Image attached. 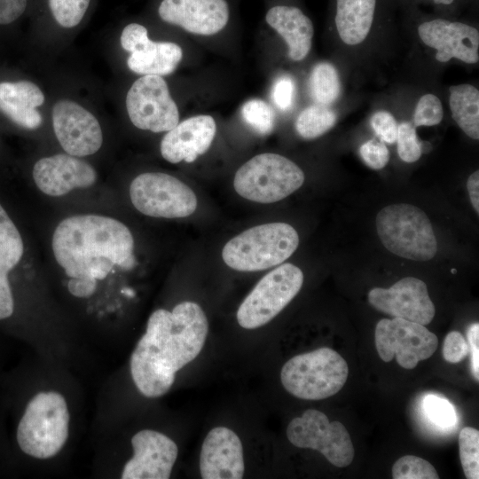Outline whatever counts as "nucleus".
Instances as JSON below:
<instances>
[{
	"mask_svg": "<svg viewBox=\"0 0 479 479\" xmlns=\"http://www.w3.org/2000/svg\"><path fill=\"white\" fill-rule=\"evenodd\" d=\"M469 353L467 341L458 331H451L444 338L443 357L448 363L457 364Z\"/></svg>",
	"mask_w": 479,
	"mask_h": 479,
	"instance_id": "38",
	"label": "nucleus"
},
{
	"mask_svg": "<svg viewBox=\"0 0 479 479\" xmlns=\"http://www.w3.org/2000/svg\"><path fill=\"white\" fill-rule=\"evenodd\" d=\"M469 351L471 352L472 372L476 381H479V324H472L467 333Z\"/></svg>",
	"mask_w": 479,
	"mask_h": 479,
	"instance_id": "41",
	"label": "nucleus"
},
{
	"mask_svg": "<svg viewBox=\"0 0 479 479\" xmlns=\"http://www.w3.org/2000/svg\"><path fill=\"white\" fill-rule=\"evenodd\" d=\"M368 302L383 313L423 326L432 321L436 312L425 282L413 277L404 278L389 288H373Z\"/></svg>",
	"mask_w": 479,
	"mask_h": 479,
	"instance_id": "14",
	"label": "nucleus"
},
{
	"mask_svg": "<svg viewBox=\"0 0 479 479\" xmlns=\"http://www.w3.org/2000/svg\"><path fill=\"white\" fill-rule=\"evenodd\" d=\"M309 88L311 98L318 105L326 106L334 102L341 91L335 67L328 62L314 66L309 79Z\"/></svg>",
	"mask_w": 479,
	"mask_h": 479,
	"instance_id": "27",
	"label": "nucleus"
},
{
	"mask_svg": "<svg viewBox=\"0 0 479 479\" xmlns=\"http://www.w3.org/2000/svg\"><path fill=\"white\" fill-rule=\"evenodd\" d=\"M418 33L425 44L436 50L440 62L452 58L467 64L479 60V32L470 25L436 19L420 24Z\"/></svg>",
	"mask_w": 479,
	"mask_h": 479,
	"instance_id": "16",
	"label": "nucleus"
},
{
	"mask_svg": "<svg viewBox=\"0 0 479 479\" xmlns=\"http://www.w3.org/2000/svg\"><path fill=\"white\" fill-rule=\"evenodd\" d=\"M128 67L144 75H167L175 71L183 58L181 47L171 42H154L148 35L130 51Z\"/></svg>",
	"mask_w": 479,
	"mask_h": 479,
	"instance_id": "23",
	"label": "nucleus"
},
{
	"mask_svg": "<svg viewBox=\"0 0 479 479\" xmlns=\"http://www.w3.org/2000/svg\"><path fill=\"white\" fill-rule=\"evenodd\" d=\"M295 95V82L289 75L279 76L271 88V99L280 111L289 110Z\"/></svg>",
	"mask_w": 479,
	"mask_h": 479,
	"instance_id": "36",
	"label": "nucleus"
},
{
	"mask_svg": "<svg viewBox=\"0 0 479 479\" xmlns=\"http://www.w3.org/2000/svg\"><path fill=\"white\" fill-rule=\"evenodd\" d=\"M27 0H0V25L16 20L24 12Z\"/></svg>",
	"mask_w": 479,
	"mask_h": 479,
	"instance_id": "40",
	"label": "nucleus"
},
{
	"mask_svg": "<svg viewBox=\"0 0 479 479\" xmlns=\"http://www.w3.org/2000/svg\"><path fill=\"white\" fill-rule=\"evenodd\" d=\"M24 252L22 238L0 204V319L12 316L14 302L8 273L19 263Z\"/></svg>",
	"mask_w": 479,
	"mask_h": 479,
	"instance_id": "24",
	"label": "nucleus"
},
{
	"mask_svg": "<svg viewBox=\"0 0 479 479\" xmlns=\"http://www.w3.org/2000/svg\"><path fill=\"white\" fill-rule=\"evenodd\" d=\"M348 374L345 359L335 350L322 347L290 358L281 369L280 380L293 396L320 400L338 393Z\"/></svg>",
	"mask_w": 479,
	"mask_h": 479,
	"instance_id": "5",
	"label": "nucleus"
},
{
	"mask_svg": "<svg viewBox=\"0 0 479 479\" xmlns=\"http://www.w3.org/2000/svg\"><path fill=\"white\" fill-rule=\"evenodd\" d=\"M302 283V271L292 263L273 269L260 279L240 305L239 325L246 329L264 326L294 299Z\"/></svg>",
	"mask_w": 479,
	"mask_h": 479,
	"instance_id": "8",
	"label": "nucleus"
},
{
	"mask_svg": "<svg viewBox=\"0 0 479 479\" xmlns=\"http://www.w3.org/2000/svg\"><path fill=\"white\" fill-rule=\"evenodd\" d=\"M133 206L153 217L180 218L192 215L197 208L192 190L177 177L161 172L138 175L130 186Z\"/></svg>",
	"mask_w": 479,
	"mask_h": 479,
	"instance_id": "9",
	"label": "nucleus"
},
{
	"mask_svg": "<svg viewBox=\"0 0 479 479\" xmlns=\"http://www.w3.org/2000/svg\"><path fill=\"white\" fill-rule=\"evenodd\" d=\"M216 124L210 115L201 114L178 122L161 141V156L170 163L194 161L210 147Z\"/></svg>",
	"mask_w": 479,
	"mask_h": 479,
	"instance_id": "20",
	"label": "nucleus"
},
{
	"mask_svg": "<svg viewBox=\"0 0 479 479\" xmlns=\"http://www.w3.org/2000/svg\"><path fill=\"white\" fill-rule=\"evenodd\" d=\"M436 4H450L453 2V0H433Z\"/></svg>",
	"mask_w": 479,
	"mask_h": 479,
	"instance_id": "44",
	"label": "nucleus"
},
{
	"mask_svg": "<svg viewBox=\"0 0 479 479\" xmlns=\"http://www.w3.org/2000/svg\"><path fill=\"white\" fill-rule=\"evenodd\" d=\"M203 479H240L245 471L240 437L225 427L212 428L205 437L200 455Z\"/></svg>",
	"mask_w": 479,
	"mask_h": 479,
	"instance_id": "19",
	"label": "nucleus"
},
{
	"mask_svg": "<svg viewBox=\"0 0 479 479\" xmlns=\"http://www.w3.org/2000/svg\"><path fill=\"white\" fill-rule=\"evenodd\" d=\"M90 0H49L52 16L58 24L66 28L77 26L89 7Z\"/></svg>",
	"mask_w": 479,
	"mask_h": 479,
	"instance_id": "32",
	"label": "nucleus"
},
{
	"mask_svg": "<svg viewBox=\"0 0 479 479\" xmlns=\"http://www.w3.org/2000/svg\"><path fill=\"white\" fill-rule=\"evenodd\" d=\"M450 90V108L459 127L471 138H479V91L467 83L453 85Z\"/></svg>",
	"mask_w": 479,
	"mask_h": 479,
	"instance_id": "26",
	"label": "nucleus"
},
{
	"mask_svg": "<svg viewBox=\"0 0 479 479\" xmlns=\"http://www.w3.org/2000/svg\"><path fill=\"white\" fill-rule=\"evenodd\" d=\"M303 182L304 173L294 162L280 154L265 153L239 168L233 186L247 200L273 203L295 192Z\"/></svg>",
	"mask_w": 479,
	"mask_h": 479,
	"instance_id": "7",
	"label": "nucleus"
},
{
	"mask_svg": "<svg viewBox=\"0 0 479 479\" xmlns=\"http://www.w3.org/2000/svg\"><path fill=\"white\" fill-rule=\"evenodd\" d=\"M44 99L41 89L30 81L0 82V112L24 129L41 126L43 118L37 107Z\"/></svg>",
	"mask_w": 479,
	"mask_h": 479,
	"instance_id": "21",
	"label": "nucleus"
},
{
	"mask_svg": "<svg viewBox=\"0 0 479 479\" xmlns=\"http://www.w3.org/2000/svg\"><path fill=\"white\" fill-rule=\"evenodd\" d=\"M459 459L467 479L479 478V431L465 427L459 435Z\"/></svg>",
	"mask_w": 479,
	"mask_h": 479,
	"instance_id": "30",
	"label": "nucleus"
},
{
	"mask_svg": "<svg viewBox=\"0 0 479 479\" xmlns=\"http://www.w3.org/2000/svg\"><path fill=\"white\" fill-rule=\"evenodd\" d=\"M68 291L76 297H89L94 294L97 282L83 279H70L67 283Z\"/></svg>",
	"mask_w": 479,
	"mask_h": 479,
	"instance_id": "42",
	"label": "nucleus"
},
{
	"mask_svg": "<svg viewBox=\"0 0 479 479\" xmlns=\"http://www.w3.org/2000/svg\"><path fill=\"white\" fill-rule=\"evenodd\" d=\"M336 114L326 106L313 105L304 108L295 121L297 133L305 139H313L333 128Z\"/></svg>",
	"mask_w": 479,
	"mask_h": 479,
	"instance_id": "28",
	"label": "nucleus"
},
{
	"mask_svg": "<svg viewBox=\"0 0 479 479\" xmlns=\"http://www.w3.org/2000/svg\"><path fill=\"white\" fill-rule=\"evenodd\" d=\"M158 13L189 33L212 35L226 26L230 12L225 0H162Z\"/></svg>",
	"mask_w": 479,
	"mask_h": 479,
	"instance_id": "17",
	"label": "nucleus"
},
{
	"mask_svg": "<svg viewBox=\"0 0 479 479\" xmlns=\"http://www.w3.org/2000/svg\"><path fill=\"white\" fill-rule=\"evenodd\" d=\"M426 416L436 426L442 428H452L456 421L453 405L444 397L428 395L423 400Z\"/></svg>",
	"mask_w": 479,
	"mask_h": 479,
	"instance_id": "33",
	"label": "nucleus"
},
{
	"mask_svg": "<svg viewBox=\"0 0 479 479\" xmlns=\"http://www.w3.org/2000/svg\"><path fill=\"white\" fill-rule=\"evenodd\" d=\"M208 332L206 314L193 302H180L171 311H153L130 357V373L139 392L147 397L166 394L177 372L198 357Z\"/></svg>",
	"mask_w": 479,
	"mask_h": 479,
	"instance_id": "1",
	"label": "nucleus"
},
{
	"mask_svg": "<svg viewBox=\"0 0 479 479\" xmlns=\"http://www.w3.org/2000/svg\"><path fill=\"white\" fill-rule=\"evenodd\" d=\"M397 153L402 161L411 163L421 156V143L419 141L415 126L409 122H402L397 128Z\"/></svg>",
	"mask_w": 479,
	"mask_h": 479,
	"instance_id": "34",
	"label": "nucleus"
},
{
	"mask_svg": "<svg viewBox=\"0 0 479 479\" xmlns=\"http://www.w3.org/2000/svg\"><path fill=\"white\" fill-rule=\"evenodd\" d=\"M452 273H455V272H456V270H453V269H452Z\"/></svg>",
	"mask_w": 479,
	"mask_h": 479,
	"instance_id": "45",
	"label": "nucleus"
},
{
	"mask_svg": "<svg viewBox=\"0 0 479 479\" xmlns=\"http://www.w3.org/2000/svg\"><path fill=\"white\" fill-rule=\"evenodd\" d=\"M56 261L70 279L102 280L114 266L136 264L129 228L112 217L78 215L59 224L52 236Z\"/></svg>",
	"mask_w": 479,
	"mask_h": 479,
	"instance_id": "2",
	"label": "nucleus"
},
{
	"mask_svg": "<svg viewBox=\"0 0 479 479\" xmlns=\"http://www.w3.org/2000/svg\"><path fill=\"white\" fill-rule=\"evenodd\" d=\"M287 436L298 448L319 452L337 467H348L353 460L354 447L348 430L339 421L330 422L320 411L308 409L293 419Z\"/></svg>",
	"mask_w": 479,
	"mask_h": 479,
	"instance_id": "10",
	"label": "nucleus"
},
{
	"mask_svg": "<svg viewBox=\"0 0 479 479\" xmlns=\"http://www.w3.org/2000/svg\"><path fill=\"white\" fill-rule=\"evenodd\" d=\"M376 0H337L335 25L340 38L349 45L362 43L370 32Z\"/></svg>",
	"mask_w": 479,
	"mask_h": 479,
	"instance_id": "25",
	"label": "nucleus"
},
{
	"mask_svg": "<svg viewBox=\"0 0 479 479\" xmlns=\"http://www.w3.org/2000/svg\"><path fill=\"white\" fill-rule=\"evenodd\" d=\"M371 125L380 140L389 144L396 142L398 126L390 113L376 112L371 118Z\"/></svg>",
	"mask_w": 479,
	"mask_h": 479,
	"instance_id": "39",
	"label": "nucleus"
},
{
	"mask_svg": "<svg viewBox=\"0 0 479 479\" xmlns=\"http://www.w3.org/2000/svg\"><path fill=\"white\" fill-rule=\"evenodd\" d=\"M444 115L440 99L434 94H425L418 101L414 115L413 125L434 126L441 122Z\"/></svg>",
	"mask_w": 479,
	"mask_h": 479,
	"instance_id": "35",
	"label": "nucleus"
},
{
	"mask_svg": "<svg viewBox=\"0 0 479 479\" xmlns=\"http://www.w3.org/2000/svg\"><path fill=\"white\" fill-rule=\"evenodd\" d=\"M32 175L41 192L55 197L75 188L89 187L97 180V172L90 163L67 153L38 160Z\"/></svg>",
	"mask_w": 479,
	"mask_h": 479,
	"instance_id": "18",
	"label": "nucleus"
},
{
	"mask_svg": "<svg viewBox=\"0 0 479 479\" xmlns=\"http://www.w3.org/2000/svg\"><path fill=\"white\" fill-rule=\"evenodd\" d=\"M376 230L391 253L413 261H428L437 250L432 224L420 208L406 203L392 204L376 216Z\"/></svg>",
	"mask_w": 479,
	"mask_h": 479,
	"instance_id": "6",
	"label": "nucleus"
},
{
	"mask_svg": "<svg viewBox=\"0 0 479 479\" xmlns=\"http://www.w3.org/2000/svg\"><path fill=\"white\" fill-rule=\"evenodd\" d=\"M240 114L247 126L259 135H269L274 130V112L262 99L252 98L247 100L241 106Z\"/></svg>",
	"mask_w": 479,
	"mask_h": 479,
	"instance_id": "29",
	"label": "nucleus"
},
{
	"mask_svg": "<svg viewBox=\"0 0 479 479\" xmlns=\"http://www.w3.org/2000/svg\"><path fill=\"white\" fill-rule=\"evenodd\" d=\"M125 102L130 122L140 130L167 132L179 122L178 108L160 75H143L136 80Z\"/></svg>",
	"mask_w": 479,
	"mask_h": 479,
	"instance_id": "12",
	"label": "nucleus"
},
{
	"mask_svg": "<svg viewBox=\"0 0 479 479\" xmlns=\"http://www.w3.org/2000/svg\"><path fill=\"white\" fill-rule=\"evenodd\" d=\"M133 457L124 465L122 479H168L177 460L178 449L166 435L144 429L131 438Z\"/></svg>",
	"mask_w": 479,
	"mask_h": 479,
	"instance_id": "15",
	"label": "nucleus"
},
{
	"mask_svg": "<svg viewBox=\"0 0 479 479\" xmlns=\"http://www.w3.org/2000/svg\"><path fill=\"white\" fill-rule=\"evenodd\" d=\"M299 245L295 229L286 223L251 227L231 239L222 257L230 268L257 271L277 266L289 258Z\"/></svg>",
	"mask_w": 479,
	"mask_h": 479,
	"instance_id": "3",
	"label": "nucleus"
},
{
	"mask_svg": "<svg viewBox=\"0 0 479 479\" xmlns=\"http://www.w3.org/2000/svg\"><path fill=\"white\" fill-rule=\"evenodd\" d=\"M51 121L55 136L67 154L84 157L100 149L101 126L94 114L77 102L57 101L51 110Z\"/></svg>",
	"mask_w": 479,
	"mask_h": 479,
	"instance_id": "13",
	"label": "nucleus"
},
{
	"mask_svg": "<svg viewBox=\"0 0 479 479\" xmlns=\"http://www.w3.org/2000/svg\"><path fill=\"white\" fill-rule=\"evenodd\" d=\"M375 346L384 362L396 357L404 369H413L438 347L437 336L425 326L400 318H382L375 326Z\"/></svg>",
	"mask_w": 479,
	"mask_h": 479,
	"instance_id": "11",
	"label": "nucleus"
},
{
	"mask_svg": "<svg viewBox=\"0 0 479 479\" xmlns=\"http://www.w3.org/2000/svg\"><path fill=\"white\" fill-rule=\"evenodd\" d=\"M265 20L287 43L291 59L300 61L305 59L311 48L314 34L309 17L297 7L278 5L267 12Z\"/></svg>",
	"mask_w": 479,
	"mask_h": 479,
	"instance_id": "22",
	"label": "nucleus"
},
{
	"mask_svg": "<svg viewBox=\"0 0 479 479\" xmlns=\"http://www.w3.org/2000/svg\"><path fill=\"white\" fill-rule=\"evenodd\" d=\"M361 158L373 169H381L389 160V152L383 141L373 138L364 143L359 149Z\"/></svg>",
	"mask_w": 479,
	"mask_h": 479,
	"instance_id": "37",
	"label": "nucleus"
},
{
	"mask_svg": "<svg viewBox=\"0 0 479 479\" xmlns=\"http://www.w3.org/2000/svg\"><path fill=\"white\" fill-rule=\"evenodd\" d=\"M69 413L58 392H40L27 404L17 428V442L26 454L41 459L55 456L68 437Z\"/></svg>",
	"mask_w": 479,
	"mask_h": 479,
	"instance_id": "4",
	"label": "nucleus"
},
{
	"mask_svg": "<svg viewBox=\"0 0 479 479\" xmlns=\"http://www.w3.org/2000/svg\"><path fill=\"white\" fill-rule=\"evenodd\" d=\"M467 188L469 194L470 201L475 210L479 213V171L472 173L467 182Z\"/></svg>",
	"mask_w": 479,
	"mask_h": 479,
	"instance_id": "43",
	"label": "nucleus"
},
{
	"mask_svg": "<svg viewBox=\"0 0 479 479\" xmlns=\"http://www.w3.org/2000/svg\"><path fill=\"white\" fill-rule=\"evenodd\" d=\"M394 479H438L435 467L426 459L405 455L398 459L392 467Z\"/></svg>",
	"mask_w": 479,
	"mask_h": 479,
	"instance_id": "31",
	"label": "nucleus"
}]
</instances>
